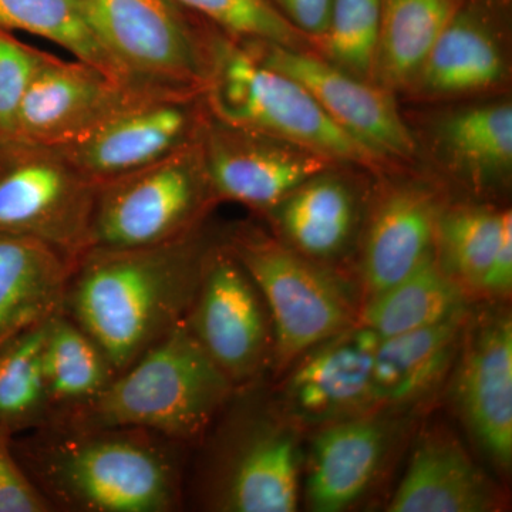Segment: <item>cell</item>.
<instances>
[{
    "label": "cell",
    "mask_w": 512,
    "mask_h": 512,
    "mask_svg": "<svg viewBox=\"0 0 512 512\" xmlns=\"http://www.w3.org/2000/svg\"><path fill=\"white\" fill-rule=\"evenodd\" d=\"M47 320L0 346V434L9 439L50 419L43 372Z\"/></svg>",
    "instance_id": "f1b7e54d"
},
{
    "label": "cell",
    "mask_w": 512,
    "mask_h": 512,
    "mask_svg": "<svg viewBox=\"0 0 512 512\" xmlns=\"http://www.w3.org/2000/svg\"><path fill=\"white\" fill-rule=\"evenodd\" d=\"M266 217L282 244L329 265L355 244L363 205L355 185L332 167L296 187Z\"/></svg>",
    "instance_id": "44dd1931"
},
{
    "label": "cell",
    "mask_w": 512,
    "mask_h": 512,
    "mask_svg": "<svg viewBox=\"0 0 512 512\" xmlns=\"http://www.w3.org/2000/svg\"><path fill=\"white\" fill-rule=\"evenodd\" d=\"M157 94L128 86L92 64L43 53L9 136L46 147L89 137L128 107Z\"/></svg>",
    "instance_id": "30bf717a"
},
{
    "label": "cell",
    "mask_w": 512,
    "mask_h": 512,
    "mask_svg": "<svg viewBox=\"0 0 512 512\" xmlns=\"http://www.w3.org/2000/svg\"><path fill=\"white\" fill-rule=\"evenodd\" d=\"M503 505L500 490L456 434L436 426L417 440L387 511L490 512Z\"/></svg>",
    "instance_id": "ffe728a7"
},
{
    "label": "cell",
    "mask_w": 512,
    "mask_h": 512,
    "mask_svg": "<svg viewBox=\"0 0 512 512\" xmlns=\"http://www.w3.org/2000/svg\"><path fill=\"white\" fill-rule=\"evenodd\" d=\"M393 437V420L382 409L322 426L306 460L309 510L345 511L359 501L379 476Z\"/></svg>",
    "instance_id": "d6986e66"
},
{
    "label": "cell",
    "mask_w": 512,
    "mask_h": 512,
    "mask_svg": "<svg viewBox=\"0 0 512 512\" xmlns=\"http://www.w3.org/2000/svg\"><path fill=\"white\" fill-rule=\"evenodd\" d=\"M453 397L471 440L497 470L512 463V320L504 309L468 316Z\"/></svg>",
    "instance_id": "5bb4252c"
},
{
    "label": "cell",
    "mask_w": 512,
    "mask_h": 512,
    "mask_svg": "<svg viewBox=\"0 0 512 512\" xmlns=\"http://www.w3.org/2000/svg\"><path fill=\"white\" fill-rule=\"evenodd\" d=\"M215 202L198 137L157 163L100 184L90 249L153 247L185 237Z\"/></svg>",
    "instance_id": "52a82bcc"
},
{
    "label": "cell",
    "mask_w": 512,
    "mask_h": 512,
    "mask_svg": "<svg viewBox=\"0 0 512 512\" xmlns=\"http://www.w3.org/2000/svg\"><path fill=\"white\" fill-rule=\"evenodd\" d=\"M380 16L382 0H332L328 29L312 52L373 83Z\"/></svg>",
    "instance_id": "4dcf8cb0"
},
{
    "label": "cell",
    "mask_w": 512,
    "mask_h": 512,
    "mask_svg": "<svg viewBox=\"0 0 512 512\" xmlns=\"http://www.w3.org/2000/svg\"><path fill=\"white\" fill-rule=\"evenodd\" d=\"M185 320L235 389L251 386L272 365L274 328L268 306L227 244L208 249Z\"/></svg>",
    "instance_id": "9c48e42d"
},
{
    "label": "cell",
    "mask_w": 512,
    "mask_h": 512,
    "mask_svg": "<svg viewBox=\"0 0 512 512\" xmlns=\"http://www.w3.org/2000/svg\"><path fill=\"white\" fill-rule=\"evenodd\" d=\"M204 94H157L138 101L72 146L60 147L97 184L157 163L200 137Z\"/></svg>",
    "instance_id": "9a60e30c"
},
{
    "label": "cell",
    "mask_w": 512,
    "mask_h": 512,
    "mask_svg": "<svg viewBox=\"0 0 512 512\" xmlns=\"http://www.w3.org/2000/svg\"><path fill=\"white\" fill-rule=\"evenodd\" d=\"M127 82L158 93L204 94L207 23L175 0H77Z\"/></svg>",
    "instance_id": "8992f818"
},
{
    "label": "cell",
    "mask_w": 512,
    "mask_h": 512,
    "mask_svg": "<svg viewBox=\"0 0 512 512\" xmlns=\"http://www.w3.org/2000/svg\"><path fill=\"white\" fill-rule=\"evenodd\" d=\"M264 296L272 328L276 372L326 339L359 323L362 303L348 279L286 247L278 238L241 227L227 242Z\"/></svg>",
    "instance_id": "5b68a950"
},
{
    "label": "cell",
    "mask_w": 512,
    "mask_h": 512,
    "mask_svg": "<svg viewBox=\"0 0 512 512\" xmlns=\"http://www.w3.org/2000/svg\"><path fill=\"white\" fill-rule=\"evenodd\" d=\"M0 29L32 33L56 43L74 59L128 84L84 18L77 0H0Z\"/></svg>",
    "instance_id": "f546056e"
},
{
    "label": "cell",
    "mask_w": 512,
    "mask_h": 512,
    "mask_svg": "<svg viewBox=\"0 0 512 512\" xmlns=\"http://www.w3.org/2000/svg\"><path fill=\"white\" fill-rule=\"evenodd\" d=\"M200 146L215 200L238 202L265 215L313 175L335 167L319 154L229 126L210 113L201 128Z\"/></svg>",
    "instance_id": "4fadbf2b"
},
{
    "label": "cell",
    "mask_w": 512,
    "mask_h": 512,
    "mask_svg": "<svg viewBox=\"0 0 512 512\" xmlns=\"http://www.w3.org/2000/svg\"><path fill=\"white\" fill-rule=\"evenodd\" d=\"M468 298L430 254L409 275L360 306L359 323L380 339L436 325L468 309Z\"/></svg>",
    "instance_id": "4316f807"
},
{
    "label": "cell",
    "mask_w": 512,
    "mask_h": 512,
    "mask_svg": "<svg viewBox=\"0 0 512 512\" xmlns=\"http://www.w3.org/2000/svg\"><path fill=\"white\" fill-rule=\"evenodd\" d=\"M239 40L266 66L301 83L330 119L386 163L416 156V137L389 90L345 72L312 50Z\"/></svg>",
    "instance_id": "8fae6325"
},
{
    "label": "cell",
    "mask_w": 512,
    "mask_h": 512,
    "mask_svg": "<svg viewBox=\"0 0 512 512\" xmlns=\"http://www.w3.org/2000/svg\"><path fill=\"white\" fill-rule=\"evenodd\" d=\"M173 441L128 427L50 423L13 454L53 511L168 512L180 505Z\"/></svg>",
    "instance_id": "7a4b0ae2"
},
{
    "label": "cell",
    "mask_w": 512,
    "mask_h": 512,
    "mask_svg": "<svg viewBox=\"0 0 512 512\" xmlns=\"http://www.w3.org/2000/svg\"><path fill=\"white\" fill-rule=\"evenodd\" d=\"M249 414L229 430L215 460L208 498L228 512H293L301 497L302 453L292 426Z\"/></svg>",
    "instance_id": "7c38bea8"
},
{
    "label": "cell",
    "mask_w": 512,
    "mask_h": 512,
    "mask_svg": "<svg viewBox=\"0 0 512 512\" xmlns=\"http://www.w3.org/2000/svg\"><path fill=\"white\" fill-rule=\"evenodd\" d=\"M99 187L62 148L0 136V234L45 242L76 264L90 249Z\"/></svg>",
    "instance_id": "ba28073f"
},
{
    "label": "cell",
    "mask_w": 512,
    "mask_h": 512,
    "mask_svg": "<svg viewBox=\"0 0 512 512\" xmlns=\"http://www.w3.org/2000/svg\"><path fill=\"white\" fill-rule=\"evenodd\" d=\"M43 372L50 404L49 421L79 412L117 376L106 353L64 311L47 320Z\"/></svg>",
    "instance_id": "d4e9b609"
},
{
    "label": "cell",
    "mask_w": 512,
    "mask_h": 512,
    "mask_svg": "<svg viewBox=\"0 0 512 512\" xmlns=\"http://www.w3.org/2000/svg\"><path fill=\"white\" fill-rule=\"evenodd\" d=\"M289 23L303 33L311 45L325 35L332 0H268Z\"/></svg>",
    "instance_id": "e575fe53"
},
{
    "label": "cell",
    "mask_w": 512,
    "mask_h": 512,
    "mask_svg": "<svg viewBox=\"0 0 512 512\" xmlns=\"http://www.w3.org/2000/svg\"><path fill=\"white\" fill-rule=\"evenodd\" d=\"M441 210L439 194L420 181L393 184L379 195L362 232L365 299L396 284L433 254Z\"/></svg>",
    "instance_id": "ac0fdd59"
},
{
    "label": "cell",
    "mask_w": 512,
    "mask_h": 512,
    "mask_svg": "<svg viewBox=\"0 0 512 512\" xmlns=\"http://www.w3.org/2000/svg\"><path fill=\"white\" fill-rule=\"evenodd\" d=\"M235 392L184 319L96 400L53 423L143 429L173 443H190L207 433Z\"/></svg>",
    "instance_id": "3957f363"
},
{
    "label": "cell",
    "mask_w": 512,
    "mask_h": 512,
    "mask_svg": "<svg viewBox=\"0 0 512 512\" xmlns=\"http://www.w3.org/2000/svg\"><path fill=\"white\" fill-rule=\"evenodd\" d=\"M205 106L229 126L278 138L335 164L377 168L386 161L338 126L311 93L266 66L237 37L207 22Z\"/></svg>",
    "instance_id": "277c9868"
},
{
    "label": "cell",
    "mask_w": 512,
    "mask_h": 512,
    "mask_svg": "<svg viewBox=\"0 0 512 512\" xmlns=\"http://www.w3.org/2000/svg\"><path fill=\"white\" fill-rule=\"evenodd\" d=\"M507 212L474 204L443 207L440 212L434 255L443 271L468 296H481L483 292Z\"/></svg>",
    "instance_id": "83f0119b"
},
{
    "label": "cell",
    "mask_w": 512,
    "mask_h": 512,
    "mask_svg": "<svg viewBox=\"0 0 512 512\" xmlns=\"http://www.w3.org/2000/svg\"><path fill=\"white\" fill-rule=\"evenodd\" d=\"M379 340L356 323L303 353L282 387L285 413L296 423L322 427L376 410L372 376Z\"/></svg>",
    "instance_id": "2e32d148"
},
{
    "label": "cell",
    "mask_w": 512,
    "mask_h": 512,
    "mask_svg": "<svg viewBox=\"0 0 512 512\" xmlns=\"http://www.w3.org/2000/svg\"><path fill=\"white\" fill-rule=\"evenodd\" d=\"M210 248L198 228L153 247L89 249L73 266L63 311L119 375L185 319Z\"/></svg>",
    "instance_id": "6da1fadb"
},
{
    "label": "cell",
    "mask_w": 512,
    "mask_h": 512,
    "mask_svg": "<svg viewBox=\"0 0 512 512\" xmlns=\"http://www.w3.org/2000/svg\"><path fill=\"white\" fill-rule=\"evenodd\" d=\"M43 53L0 29V136L12 133L20 101Z\"/></svg>",
    "instance_id": "d6a6232c"
},
{
    "label": "cell",
    "mask_w": 512,
    "mask_h": 512,
    "mask_svg": "<svg viewBox=\"0 0 512 512\" xmlns=\"http://www.w3.org/2000/svg\"><path fill=\"white\" fill-rule=\"evenodd\" d=\"M464 0H382L373 83L407 93Z\"/></svg>",
    "instance_id": "484cf974"
},
{
    "label": "cell",
    "mask_w": 512,
    "mask_h": 512,
    "mask_svg": "<svg viewBox=\"0 0 512 512\" xmlns=\"http://www.w3.org/2000/svg\"><path fill=\"white\" fill-rule=\"evenodd\" d=\"M507 2L464 0L406 94L423 100L464 99L504 86Z\"/></svg>",
    "instance_id": "e0dca14e"
},
{
    "label": "cell",
    "mask_w": 512,
    "mask_h": 512,
    "mask_svg": "<svg viewBox=\"0 0 512 512\" xmlns=\"http://www.w3.org/2000/svg\"><path fill=\"white\" fill-rule=\"evenodd\" d=\"M10 440L0 434V512L53 511L16 460Z\"/></svg>",
    "instance_id": "836d02e7"
},
{
    "label": "cell",
    "mask_w": 512,
    "mask_h": 512,
    "mask_svg": "<svg viewBox=\"0 0 512 512\" xmlns=\"http://www.w3.org/2000/svg\"><path fill=\"white\" fill-rule=\"evenodd\" d=\"M468 309L426 328L382 338L373 363L376 409L420 402L446 377L460 349Z\"/></svg>",
    "instance_id": "7402d4cb"
},
{
    "label": "cell",
    "mask_w": 512,
    "mask_h": 512,
    "mask_svg": "<svg viewBox=\"0 0 512 512\" xmlns=\"http://www.w3.org/2000/svg\"><path fill=\"white\" fill-rule=\"evenodd\" d=\"M512 289V215H505L500 241L488 269L481 296L494 301L507 299Z\"/></svg>",
    "instance_id": "d590c367"
},
{
    "label": "cell",
    "mask_w": 512,
    "mask_h": 512,
    "mask_svg": "<svg viewBox=\"0 0 512 512\" xmlns=\"http://www.w3.org/2000/svg\"><path fill=\"white\" fill-rule=\"evenodd\" d=\"M73 266L45 242L0 234V346L63 311Z\"/></svg>",
    "instance_id": "cb8c5ba5"
},
{
    "label": "cell",
    "mask_w": 512,
    "mask_h": 512,
    "mask_svg": "<svg viewBox=\"0 0 512 512\" xmlns=\"http://www.w3.org/2000/svg\"><path fill=\"white\" fill-rule=\"evenodd\" d=\"M433 146L448 173L474 191L507 185L512 171V106L491 101L437 121Z\"/></svg>",
    "instance_id": "603a6c76"
},
{
    "label": "cell",
    "mask_w": 512,
    "mask_h": 512,
    "mask_svg": "<svg viewBox=\"0 0 512 512\" xmlns=\"http://www.w3.org/2000/svg\"><path fill=\"white\" fill-rule=\"evenodd\" d=\"M188 12L228 35L312 50L311 40L293 28L268 0H175Z\"/></svg>",
    "instance_id": "1f68e13d"
}]
</instances>
